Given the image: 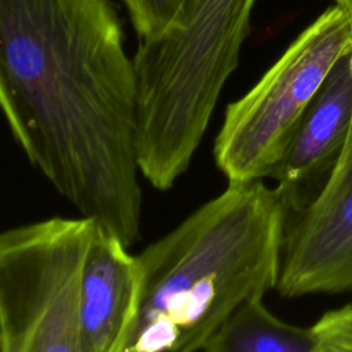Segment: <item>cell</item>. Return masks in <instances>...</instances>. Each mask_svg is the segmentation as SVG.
Instances as JSON below:
<instances>
[{"label":"cell","instance_id":"obj_2","mask_svg":"<svg viewBox=\"0 0 352 352\" xmlns=\"http://www.w3.org/2000/svg\"><path fill=\"white\" fill-rule=\"evenodd\" d=\"M287 212L263 180L228 183L138 254L139 312L125 352H197L245 302L276 289Z\"/></svg>","mask_w":352,"mask_h":352},{"label":"cell","instance_id":"obj_9","mask_svg":"<svg viewBox=\"0 0 352 352\" xmlns=\"http://www.w3.org/2000/svg\"><path fill=\"white\" fill-rule=\"evenodd\" d=\"M204 352H312V327L287 323L253 298L239 307L208 340Z\"/></svg>","mask_w":352,"mask_h":352},{"label":"cell","instance_id":"obj_3","mask_svg":"<svg viewBox=\"0 0 352 352\" xmlns=\"http://www.w3.org/2000/svg\"><path fill=\"white\" fill-rule=\"evenodd\" d=\"M254 3L180 0L164 29L139 40L136 153L140 172L155 188H172L190 166L238 67Z\"/></svg>","mask_w":352,"mask_h":352},{"label":"cell","instance_id":"obj_12","mask_svg":"<svg viewBox=\"0 0 352 352\" xmlns=\"http://www.w3.org/2000/svg\"><path fill=\"white\" fill-rule=\"evenodd\" d=\"M336 6L342 7L345 11H348L352 15V0H334Z\"/></svg>","mask_w":352,"mask_h":352},{"label":"cell","instance_id":"obj_7","mask_svg":"<svg viewBox=\"0 0 352 352\" xmlns=\"http://www.w3.org/2000/svg\"><path fill=\"white\" fill-rule=\"evenodd\" d=\"M351 51L333 66L271 175L287 217L316 197L346 143L352 122Z\"/></svg>","mask_w":352,"mask_h":352},{"label":"cell","instance_id":"obj_8","mask_svg":"<svg viewBox=\"0 0 352 352\" xmlns=\"http://www.w3.org/2000/svg\"><path fill=\"white\" fill-rule=\"evenodd\" d=\"M96 224L80 283V322L87 352H125L135 326L142 275L138 256Z\"/></svg>","mask_w":352,"mask_h":352},{"label":"cell","instance_id":"obj_4","mask_svg":"<svg viewBox=\"0 0 352 352\" xmlns=\"http://www.w3.org/2000/svg\"><path fill=\"white\" fill-rule=\"evenodd\" d=\"M95 230L51 217L0 235V352H87L80 283Z\"/></svg>","mask_w":352,"mask_h":352},{"label":"cell","instance_id":"obj_10","mask_svg":"<svg viewBox=\"0 0 352 352\" xmlns=\"http://www.w3.org/2000/svg\"><path fill=\"white\" fill-rule=\"evenodd\" d=\"M312 327V352H352V304L326 312Z\"/></svg>","mask_w":352,"mask_h":352},{"label":"cell","instance_id":"obj_11","mask_svg":"<svg viewBox=\"0 0 352 352\" xmlns=\"http://www.w3.org/2000/svg\"><path fill=\"white\" fill-rule=\"evenodd\" d=\"M138 38L164 29L175 15L180 0H122Z\"/></svg>","mask_w":352,"mask_h":352},{"label":"cell","instance_id":"obj_1","mask_svg":"<svg viewBox=\"0 0 352 352\" xmlns=\"http://www.w3.org/2000/svg\"><path fill=\"white\" fill-rule=\"evenodd\" d=\"M0 103L32 166L135 245L138 76L113 0H0Z\"/></svg>","mask_w":352,"mask_h":352},{"label":"cell","instance_id":"obj_6","mask_svg":"<svg viewBox=\"0 0 352 352\" xmlns=\"http://www.w3.org/2000/svg\"><path fill=\"white\" fill-rule=\"evenodd\" d=\"M351 289L352 122L346 143L316 197L287 217L276 286L285 297Z\"/></svg>","mask_w":352,"mask_h":352},{"label":"cell","instance_id":"obj_5","mask_svg":"<svg viewBox=\"0 0 352 352\" xmlns=\"http://www.w3.org/2000/svg\"><path fill=\"white\" fill-rule=\"evenodd\" d=\"M352 50V19L331 6L242 98L226 109L213 157L228 183L271 177L336 62Z\"/></svg>","mask_w":352,"mask_h":352}]
</instances>
